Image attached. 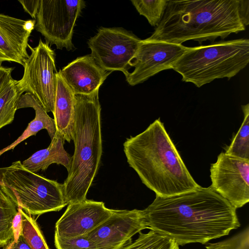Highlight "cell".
Here are the masks:
<instances>
[{"label": "cell", "instance_id": "obj_3", "mask_svg": "<svg viewBox=\"0 0 249 249\" xmlns=\"http://www.w3.org/2000/svg\"><path fill=\"white\" fill-rule=\"evenodd\" d=\"M239 6V0H168L160 22L147 38L178 44L224 39L246 29Z\"/></svg>", "mask_w": 249, "mask_h": 249}, {"label": "cell", "instance_id": "obj_21", "mask_svg": "<svg viewBox=\"0 0 249 249\" xmlns=\"http://www.w3.org/2000/svg\"><path fill=\"white\" fill-rule=\"evenodd\" d=\"M241 107L244 120L225 153L240 159L249 160V104L242 105Z\"/></svg>", "mask_w": 249, "mask_h": 249}, {"label": "cell", "instance_id": "obj_4", "mask_svg": "<svg viewBox=\"0 0 249 249\" xmlns=\"http://www.w3.org/2000/svg\"><path fill=\"white\" fill-rule=\"evenodd\" d=\"M99 90L89 95H75L74 151L62 184L67 205L87 199L99 167L103 148Z\"/></svg>", "mask_w": 249, "mask_h": 249}, {"label": "cell", "instance_id": "obj_10", "mask_svg": "<svg viewBox=\"0 0 249 249\" xmlns=\"http://www.w3.org/2000/svg\"><path fill=\"white\" fill-rule=\"evenodd\" d=\"M211 187L235 209L249 201V160L221 152L211 164Z\"/></svg>", "mask_w": 249, "mask_h": 249}, {"label": "cell", "instance_id": "obj_15", "mask_svg": "<svg viewBox=\"0 0 249 249\" xmlns=\"http://www.w3.org/2000/svg\"><path fill=\"white\" fill-rule=\"evenodd\" d=\"M59 71L75 95L93 93L111 73L101 67L91 54L77 57Z\"/></svg>", "mask_w": 249, "mask_h": 249}, {"label": "cell", "instance_id": "obj_13", "mask_svg": "<svg viewBox=\"0 0 249 249\" xmlns=\"http://www.w3.org/2000/svg\"><path fill=\"white\" fill-rule=\"evenodd\" d=\"M56 222L54 235L74 237L89 233L112 213L102 201L86 200L69 204Z\"/></svg>", "mask_w": 249, "mask_h": 249}, {"label": "cell", "instance_id": "obj_14", "mask_svg": "<svg viewBox=\"0 0 249 249\" xmlns=\"http://www.w3.org/2000/svg\"><path fill=\"white\" fill-rule=\"evenodd\" d=\"M35 19L23 20L0 13V64L15 62L23 66L29 57L28 40Z\"/></svg>", "mask_w": 249, "mask_h": 249}, {"label": "cell", "instance_id": "obj_17", "mask_svg": "<svg viewBox=\"0 0 249 249\" xmlns=\"http://www.w3.org/2000/svg\"><path fill=\"white\" fill-rule=\"evenodd\" d=\"M25 107H32L35 110V118L29 123L21 136L11 144L0 150V156L7 151L13 149L18 144L30 136L36 135L38 131L43 129H45L47 131L51 140L53 138L56 132L54 119L48 115L47 112L36 97L28 92L21 95L16 105L17 110Z\"/></svg>", "mask_w": 249, "mask_h": 249}, {"label": "cell", "instance_id": "obj_18", "mask_svg": "<svg viewBox=\"0 0 249 249\" xmlns=\"http://www.w3.org/2000/svg\"><path fill=\"white\" fill-rule=\"evenodd\" d=\"M65 141L59 134H55L49 146L38 150L24 160L22 165L28 170L36 173L46 170L53 163L64 166L69 171L71 158L64 148Z\"/></svg>", "mask_w": 249, "mask_h": 249}, {"label": "cell", "instance_id": "obj_20", "mask_svg": "<svg viewBox=\"0 0 249 249\" xmlns=\"http://www.w3.org/2000/svg\"><path fill=\"white\" fill-rule=\"evenodd\" d=\"M17 207L0 189V248L14 240L13 224L18 212Z\"/></svg>", "mask_w": 249, "mask_h": 249}, {"label": "cell", "instance_id": "obj_30", "mask_svg": "<svg viewBox=\"0 0 249 249\" xmlns=\"http://www.w3.org/2000/svg\"><path fill=\"white\" fill-rule=\"evenodd\" d=\"M14 68L6 67L0 64V87L8 79L11 77V73Z\"/></svg>", "mask_w": 249, "mask_h": 249}, {"label": "cell", "instance_id": "obj_22", "mask_svg": "<svg viewBox=\"0 0 249 249\" xmlns=\"http://www.w3.org/2000/svg\"><path fill=\"white\" fill-rule=\"evenodd\" d=\"M121 249H179L174 240L151 230L147 233L139 232L137 239Z\"/></svg>", "mask_w": 249, "mask_h": 249}, {"label": "cell", "instance_id": "obj_8", "mask_svg": "<svg viewBox=\"0 0 249 249\" xmlns=\"http://www.w3.org/2000/svg\"><path fill=\"white\" fill-rule=\"evenodd\" d=\"M85 5L82 0H40L35 28L48 44L72 50L73 29Z\"/></svg>", "mask_w": 249, "mask_h": 249}, {"label": "cell", "instance_id": "obj_6", "mask_svg": "<svg viewBox=\"0 0 249 249\" xmlns=\"http://www.w3.org/2000/svg\"><path fill=\"white\" fill-rule=\"evenodd\" d=\"M0 189L31 215L59 211L67 205L62 184L28 170L20 160L0 168Z\"/></svg>", "mask_w": 249, "mask_h": 249}, {"label": "cell", "instance_id": "obj_28", "mask_svg": "<svg viewBox=\"0 0 249 249\" xmlns=\"http://www.w3.org/2000/svg\"><path fill=\"white\" fill-rule=\"evenodd\" d=\"M24 11L36 19L40 4V0H18Z\"/></svg>", "mask_w": 249, "mask_h": 249}, {"label": "cell", "instance_id": "obj_23", "mask_svg": "<svg viewBox=\"0 0 249 249\" xmlns=\"http://www.w3.org/2000/svg\"><path fill=\"white\" fill-rule=\"evenodd\" d=\"M21 232L32 249H49L36 220L20 208Z\"/></svg>", "mask_w": 249, "mask_h": 249}, {"label": "cell", "instance_id": "obj_25", "mask_svg": "<svg viewBox=\"0 0 249 249\" xmlns=\"http://www.w3.org/2000/svg\"><path fill=\"white\" fill-rule=\"evenodd\" d=\"M206 249H249V228L228 239L206 244Z\"/></svg>", "mask_w": 249, "mask_h": 249}, {"label": "cell", "instance_id": "obj_27", "mask_svg": "<svg viewBox=\"0 0 249 249\" xmlns=\"http://www.w3.org/2000/svg\"><path fill=\"white\" fill-rule=\"evenodd\" d=\"M3 248V249H32L21 231L13 241Z\"/></svg>", "mask_w": 249, "mask_h": 249}, {"label": "cell", "instance_id": "obj_2", "mask_svg": "<svg viewBox=\"0 0 249 249\" xmlns=\"http://www.w3.org/2000/svg\"><path fill=\"white\" fill-rule=\"evenodd\" d=\"M127 161L156 196L168 197L200 185L193 178L160 118L124 143Z\"/></svg>", "mask_w": 249, "mask_h": 249}, {"label": "cell", "instance_id": "obj_12", "mask_svg": "<svg viewBox=\"0 0 249 249\" xmlns=\"http://www.w3.org/2000/svg\"><path fill=\"white\" fill-rule=\"evenodd\" d=\"M147 228L142 210H113L107 219L86 235L97 249H121L132 242L133 235Z\"/></svg>", "mask_w": 249, "mask_h": 249}, {"label": "cell", "instance_id": "obj_11", "mask_svg": "<svg viewBox=\"0 0 249 249\" xmlns=\"http://www.w3.org/2000/svg\"><path fill=\"white\" fill-rule=\"evenodd\" d=\"M189 47L163 41L142 40L130 67L134 69L125 75L130 86L142 83L158 73L172 69L173 65Z\"/></svg>", "mask_w": 249, "mask_h": 249}, {"label": "cell", "instance_id": "obj_9", "mask_svg": "<svg viewBox=\"0 0 249 249\" xmlns=\"http://www.w3.org/2000/svg\"><path fill=\"white\" fill-rule=\"evenodd\" d=\"M142 40L121 27H100L88 42L91 55L107 71H129Z\"/></svg>", "mask_w": 249, "mask_h": 249}, {"label": "cell", "instance_id": "obj_24", "mask_svg": "<svg viewBox=\"0 0 249 249\" xmlns=\"http://www.w3.org/2000/svg\"><path fill=\"white\" fill-rule=\"evenodd\" d=\"M168 0H131L140 15L145 17L149 23L157 27L165 12Z\"/></svg>", "mask_w": 249, "mask_h": 249}, {"label": "cell", "instance_id": "obj_16", "mask_svg": "<svg viewBox=\"0 0 249 249\" xmlns=\"http://www.w3.org/2000/svg\"><path fill=\"white\" fill-rule=\"evenodd\" d=\"M75 94L62 77L56 74V86L53 114L56 132L65 141L72 140L75 120Z\"/></svg>", "mask_w": 249, "mask_h": 249}, {"label": "cell", "instance_id": "obj_29", "mask_svg": "<svg viewBox=\"0 0 249 249\" xmlns=\"http://www.w3.org/2000/svg\"><path fill=\"white\" fill-rule=\"evenodd\" d=\"M239 12L243 24L245 26L249 23V1L239 0Z\"/></svg>", "mask_w": 249, "mask_h": 249}, {"label": "cell", "instance_id": "obj_5", "mask_svg": "<svg viewBox=\"0 0 249 249\" xmlns=\"http://www.w3.org/2000/svg\"><path fill=\"white\" fill-rule=\"evenodd\" d=\"M249 62V40L240 38L189 47L172 69L181 75L182 81L200 88L216 79H231Z\"/></svg>", "mask_w": 249, "mask_h": 249}, {"label": "cell", "instance_id": "obj_19", "mask_svg": "<svg viewBox=\"0 0 249 249\" xmlns=\"http://www.w3.org/2000/svg\"><path fill=\"white\" fill-rule=\"evenodd\" d=\"M23 92L19 80L12 77L0 87V129L13 122L17 102Z\"/></svg>", "mask_w": 249, "mask_h": 249}, {"label": "cell", "instance_id": "obj_7", "mask_svg": "<svg viewBox=\"0 0 249 249\" xmlns=\"http://www.w3.org/2000/svg\"><path fill=\"white\" fill-rule=\"evenodd\" d=\"M28 47L31 54L24 61V73L19 80L24 92L33 95L47 112L54 110L56 86L55 54L49 44L40 39Z\"/></svg>", "mask_w": 249, "mask_h": 249}, {"label": "cell", "instance_id": "obj_1", "mask_svg": "<svg viewBox=\"0 0 249 249\" xmlns=\"http://www.w3.org/2000/svg\"><path fill=\"white\" fill-rule=\"evenodd\" d=\"M236 210L211 186H199L175 196H156L142 212L148 229L184 246L204 244L238 228Z\"/></svg>", "mask_w": 249, "mask_h": 249}, {"label": "cell", "instance_id": "obj_26", "mask_svg": "<svg viewBox=\"0 0 249 249\" xmlns=\"http://www.w3.org/2000/svg\"><path fill=\"white\" fill-rule=\"evenodd\" d=\"M54 245L56 249H97L86 234L69 238L54 235Z\"/></svg>", "mask_w": 249, "mask_h": 249}]
</instances>
